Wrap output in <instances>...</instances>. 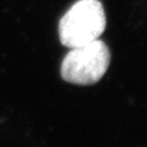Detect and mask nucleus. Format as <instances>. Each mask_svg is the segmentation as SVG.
Segmentation results:
<instances>
[{
	"mask_svg": "<svg viewBox=\"0 0 147 147\" xmlns=\"http://www.w3.org/2000/svg\"><path fill=\"white\" fill-rule=\"evenodd\" d=\"M61 64V78L75 85H92L99 81L110 64V50L102 40L95 39L70 48Z\"/></svg>",
	"mask_w": 147,
	"mask_h": 147,
	"instance_id": "nucleus-2",
	"label": "nucleus"
},
{
	"mask_svg": "<svg viewBox=\"0 0 147 147\" xmlns=\"http://www.w3.org/2000/svg\"><path fill=\"white\" fill-rule=\"evenodd\" d=\"M105 28L106 14L99 0H79L59 22V38L65 47H79L98 39Z\"/></svg>",
	"mask_w": 147,
	"mask_h": 147,
	"instance_id": "nucleus-1",
	"label": "nucleus"
}]
</instances>
